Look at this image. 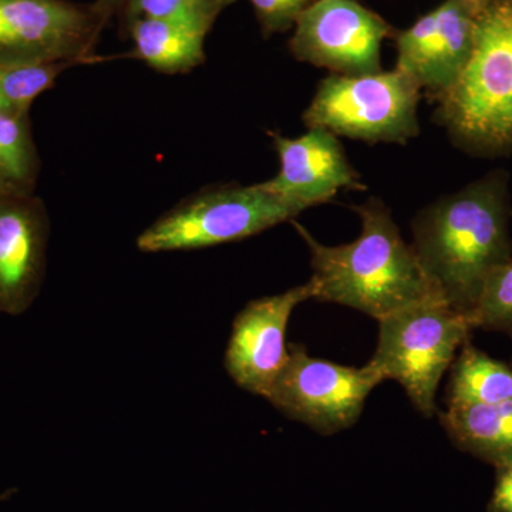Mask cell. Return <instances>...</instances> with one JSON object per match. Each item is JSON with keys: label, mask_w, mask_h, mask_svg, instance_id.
<instances>
[{"label": "cell", "mask_w": 512, "mask_h": 512, "mask_svg": "<svg viewBox=\"0 0 512 512\" xmlns=\"http://www.w3.org/2000/svg\"><path fill=\"white\" fill-rule=\"evenodd\" d=\"M301 212L258 184L212 185L185 198L144 229L137 248L173 252L229 244L291 221Z\"/></svg>", "instance_id": "cell-5"}, {"label": "cell", "mask_w": 512, "mask_h": 512, "mask_svg": "<svg viewBox=\"0 0 512 512\" xmlns=\"http://www.w3.org/2000/svg\"><path fill=\"white\" fill-rule=\"evenodd\" d=\"M510 177L493 171L421 210L412 247L441 298L470 315L491 275L512 256Z\"/></svg>", "instance_id": "cell-1"}, {"label": "cell", "mask_w": 512, "mask_h": 512, "mask_svg": "<svg viewBox=\"0 0 512 512\" xmlns=\"http://www.w3.org/2000/svg\"><path fill=\"white\" fill-rule=\"evenodd\" d=\"M113 18L107 0H0V63L101 62L96 46Z\"/></svg>", "instance_id": "cell-7"}, {"label": "cell", "mask_w": 512, "mask_h": 512, "mask_svg": "<svg viewBox=\"0 0 512 512\" xmlns=\"http://www.w3.org/2000/svg\"><path fill=\"white\" fill-rule=\"evenodd\" d=\"M353 211L362 231L355 241L338 247L320 244L293 222L311 251L309 281L315 301L338 303L379 320L414 303L441 298L382 200L369 198Z\"/></svg>", "instance_id": "cell-2"}, {"label": "cell", "mask_w": 512, "mask_h": 512, "mask_svg": "<svg viewBox=\"0 0 512 512\" xmlns=\"http://www.w3.org/2000/svg\"><path fill=\"white\" fill-rule=\"evenodd\" d=\"M121 30L133 42L128 56L143 60L158 73H190L205 62L208 33L185 23L165 18H138Z\"/></svg>", "instance_id": "cell-14"}, {"label": "cell", "mask_w": 512, "mask_h": 512, "mask_svg": "<svg viewBox=\"0 0 512 512\" xmlns=\"http://www.w3.org/2000/svg\"><path fill=\"white\" fill-rule=\"evenodd\" d=\"M372 363L342 366L309 355L303 345H289V359L268 400L289 419L316 433H339L359 420L367 397L383 382Z\"/></svg>", "instance_id": "cell-8"}, {"label": "cell", "mask_w": 512, "mask_h": 512, "mask_svg": "<svg viewBox=\"0 0 512 512\" xmlns=\"http://www.w3.org/2000/svg\"><path fill=\"white\" fill-rule=\"evenodd\" d=\"M466 2L467 5L470 6L471 10H473L477 15V13L480 12V10L483 9L490 0H466Z\"/></svg>", "instance_id": "cell-23"}, {"label": "cell", "mask_w": 512, "mask_h": 512, "mask_svg": "<svg viewBox=\"0 0 512 512\" xmlns=\"http://www.w3.org/2000/svg\"><path fill=\"white\" fill-rule=\"evenodd\" d=\"M512 402V365L464 343L450 367L448 406Z\"/></svg>", "instance_id": "cell-16"}, {"label": "cell", "mask_w": 512, "mask_h": 512, "mask_svg": "<svg viewBox=\"0 0 512 512\" xmlns=\"http://www.w3.org/2000/svg\"><path fill=\"white\" fill-rule=\"evenodd\" d=\"M476 13L466 0H444L409 29L396 32V69L439 101L463 76L474 47Z\"/></svg>", "instance_id": "cell-10"}, {"label": "cell", "mask_w": 512, "mask_h": 512, "mask_svg": "<svg viewBox=\"0 0 512 512\" xmlns=\"http://www.w3.org/2000/svg\"><path fill=\"white\" fill-rule=\"evenodd\" d=\"M488 512H512V461L497 467Z\"/></svg>", "instance_id": "cell-22"}, {"label": "cell", "mask_w": 512, "mask_h": 512, "mask_svg": "<svg viewBox=\"0 0 512 512\" xmlns=\"http://www.w3.org/2000/svg\"><path fill=\"white\" fill-rule=\"evenodd\" d=\"M421 89L402 70L340 76L330 73L303 113L308 128L366 143L407 144L419 136Z\"/></svg>", "instance_id": "cell-6"}, {"label": "cell", "mask_w": 512, "mask_h": 512, "mask_svg": "<svg viewBox=\"0 0 512 512\" xmlns=\"http://www.w3.org/2000/svg\"><path fill=\"white\" fill-rule=\"evenodd\" d=\"M238 2V0H235ZM265 37L286 33L313 0H248Z\"/></svg>", "instance_id": "cell-21"}, {"label": "cell", "mask_w": 512, "mask_h": 512, "mask_svg": "<svg viewBox=\"0 0 512 512\" xmlns=\"http://www.w3.org/2000/svg\"><path fill=\"white\" fill-rule=\"evenodd\" d=\"M311 281L249 302L232 325L225 369L241 389L266 399L289 359L286 332L292 312L313 299Z\"/></svg>", "instance_id": "cell-11"}, {"label": "cell", "mask_w": 512, "mask_h": 512, "mask_svg": "<svg viewBox=\"0 0 512 512\" xmlns=\"http://www.w3.org/2000/svg\"><path fill=\"white\" fill-rule=\"evenodd\" d=\"M377 322L379 339L370 363L384 380L400 383L423 416L433 417L441 379L474 330L470 320L443 299L430 298Z\"/></svg>", "instance_id": "cell-4"}, {"label": "cell", "mask_w": 512, "mask_h": 512, "mask_svg": "<svg viewBox=\"0 0 512 512\" xmlns=\"http://www.w3.org/2000/svg\"><path fill=\"white\" fill-rule=\"evenodd\" d=\"M279 157V171L271 180L258 183L262 190L278 195L305 211L325 204L340 190L365 191L349 163L338 137L325 128H309L298 138L269 133Z\"/></svg>", "instance_id": "cell-12"}, {"label": "cell", "mask_w": 512, "mask_h": 512, "mask_svg": "<svg viewBox=\"0 0 512 512\" xmlns=\"http://www.w3.org/2000/svg\"><path fill=\"white\" fill-rule=\"evenodd\" d=\"M396 30L359 0H313L293 26L299 62L340 76L382 72V45Z\"/></svg>", "instance_id": "cell-9"}, {"label": "cell", "mask_w": 512, "mask_h": 512, "mask_svg": "<svg viewBox=\"0 0 512 512\" xmlns=\"http://www.w3.org/2000/svg\"><path fill=\"white\" fill-rule=\"evenodd\" d=\"M69 63L2 64L0 63V111L30 114L33 101L55 86Z\"/></svg>", "instance_id": "cell-19"}, {"label": "cell", "mask_w": 512, "mask_h": 512, "mask_svg": "<svg viewBox=\"0 0 512 512\" xmlns=\"http://www.w3.org/2000/svg\"><path fill=\"white\" fill-rule=\"evenodd\" d=\"M49 237L39 197L0 194V313L22 315L35 303L45 282Z\"/></svg>", "instance_id": "cell-13"}, {"label": "cell", "mask_w": 512, "mask_h": 512, "mask_svg": "<svg viewBox=\"0 0 512 512\" xmlns=\"http://www.w3.org/2000/svg\"><path fill=\"white\" fill-rule=\"evenodd\" d=\"M437 104L456 147L481 158L512 154V0H490L477 13L470 62Z\"/></svg>", "instance_id": "cell-3"}, {"label": "cell", "mask_w": 512, "mask_h": 512, "mask_svg": "<svg viewBox=\"0 0 512 512\" xmlns=\"http://www.w3.org/2000/svg\"><path fill=\"white\" fill-rule=\"evenodd\" d=\"M121 28L138 18H165L210 33L222 10L235 0H107Z\"/></svg>", "instance_id": "cell-18"}, {"label": "cell", "mask_w": 512, "mask_h": 512, "mask_svg": "<svg viewBox=\"0 0 512 512\" xmlns=\"http://www.w3.org/2000/svg\"><path fill=\"white\" fill-rule=\"evenodd\" d=\"M468 320L474 330L503 332L512 338V256L488 279Z\"/></svg>", "instance_id": "cell-20"}, {"label": "cell", "mask_w": 512, "mask_h": 512, "mask_svg": "<svg viewBox=\"0 0 512 512\" xmlns=\"http://www.w3.org/2000/svg\"><path fill=\"white\" fill-rule=\"evenodd\" d=\"M440 421L460 450L495 468L512 461V402L448 406Z\"/></svg>", "instance_id": "cell-15"}, {"label": "cell", "mask_w": 512, "mask_h": 512, "mask_svg": "<svg viewBox=\"0 0 512 512\" xmlns=\"http://www.w3.org/2000/svg\"><path fill=\"white\" fill-rule=\"evenodd\" d=\"M39 174L30 114L0 111V194H35Z\"/></svg>", "instance_id": "cell-17"}]
</instances>
